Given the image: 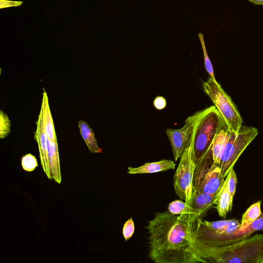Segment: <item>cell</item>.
Returning a JSON list of instances; mask_svg holds the SVG:
<instances>
[{
    "instance_id": "obj_7",
    "label": "cell",
    "mask_w": 263,
    "mask_h": 263,
    "mask_svg": "<svg viewBox=\"0 0 263 263\" xmlns=\"http://www.w3.org/2000/svg\"><path fill=\"white\" fill-rule=\"evenodd\" d=\"M197 116L198 111L189 117L185 121L184 126L181 128H168L166 130L175 161L181 157L183 152L191 143Z\"/></svg>"
},
{
    "instance_id": "obj_27",
    "label": "cell",
    "mask_w": 263,
    "mask_h": 263,
    "mask_svg": "<svg viewBox=\"0 0 263 263\" xmlns=\"http://www.w3.org/2000/svg\"><path fill=\"white\" fill-rule=\"evenodd\" d=\"M153 104L156 109L161 110L165 107L166 101L163 97L158 96L154 99Z\"/></svg>"
},
{
    "instance_id": "obj_6",
    "label": "cell",
    "mask_w": 263,
    "mask_h": 263,
    "mask_svg": "<svg viewBox=\"0 0 263 263\" xmlns=\"http://www.w3.org/2000/svg\"><path fill=\"white\" fill-rule=\"evenodd\" d=\"M196 164L191 143L182 154L174 176V187L177 195L187 205L195 193L194 177Z\"/></svg>"
},
{
    "instance_id": "obj_13",
    "label": "cell",
    "mask_w": 263,
    "mask_h": 263,
    "mask_svg": "<svg viewBox=\"0 0 263 263\" xmlns=\"http://www.w3.org/2000/svg\"><path fill=\"white\" fill-rule=\"evenodd\" d=\"M48 159L50 172V180L58 184L62 181L58 141H52L47 138Z\"/></svg>"
},
{
    "instance_id": "obj_9",
    "label": "cell",
    "mask_w": 263,
    "mask_h": 263,
    "mask_svg": "<svg viewBox=\"0 0 263 263\" xmlns=\"http://www.w3.org/2000/svg\"><path fill=\"white\" fill-rule=\"evenodd\" d=\"M216 196L196 191L189 205L191 211L189 220L195 222L203 216L215 204Z\"/></svg>"
},
{
    "instance_id": "obj_29",
    "label": "cell",
    "mask_w": 263,
    "mask_h": 263,
    "mask_svg": "<svg viewBox=\"0 0 263 263\" xmlns=\"http://www.w3.org/2000/svg\"><path fill=\"white\" fill-rule=\"evenodd\" d=\"M249 1L256 4L263 5V0H248Z\"/></svg>"
},
{
    "instance_id": "obj_22",
    "label": "cell",
    "mask_w": 263,
    "mask_h": 263,
    "mask_svg": "<svg viewBox=\"0 0 263 263\" xmlns=\"http://www.w3.org/2000/svg\"><path fill=\"white\" fill-rule=\"evenodd\" d=\"M229 221V220H222L215 221H202L203 224L209 229L218 233H223Z\"/></svg>"
},
{
    "instance_id": "obj_25",
    "label": "cell",
    "mask_w": 263,
    "mask_h": 263,
    "mask_svg": "<svg viewBox=\"0 0 263 263\" xmlns=\"http://www.w3.org/2000/svg\"><path fill=\"white\" fill-rule=\"evenodd\" d=\"M135 231V224L132 218L128 219L124 224L122 233L125 241L129 240Z\"/></svg>"
},
{
    "instance_id": "obj_10",
    "label": "cell",
    "mask_w": 263,
    "mask_h": 263,
    "mask_svg": "<svg viewBox=\"0 0 263 263\" xmlns=\"http://www.w3.org/2000/svg\"><path fill=\"white\" fill-rule=\"evenodd\" d=\"M36 128L34 135L39 150L40 158L42 168L49 179L50 180V172L48 159L47 137L44 129L42 121V110L41 109L36 121Z\"/></svg>"
},
{
    "instance_id": "obj_3",
    "label": "cell",
    "mask_w": 263,
    "mask_h": 263,
    "mask_svg": "<svg viewBox=\"0 0 263 263\" xmlns=\"http://www.w3.org/2000/svg\"><path fill=\"white\" fill-rule=\"evenodd\" d=\"M193 243L205 263H263V234L223 246L205 245L194 235Z\"/></svg>"
},
{
    "instance_id": "obj_4",
    "label": "cell",
    "mask_w": 263,
    "mask_h": 263,
    "mask_svg": "<svg viewBox=\"0 0 263 263\" xmlns=\"http://www.w3.org/2000/svg\"><path fill=\"white\" fill-rule=\"evenodd\" d=\"M258 134L257 128L242 125L237 133L231 132L228 129L219 164L224 178L234 167L242 152Z\"/></svg>"
},
{
    "instance_id": "obj_17",
    "label": "cell",
    "mask_w": 263,
    "mask_h": 263,
    "mask_svg": "<svg viewBox=\"0 0 263 263\" xmlns=\"http://www.w3.org/2000/svg\"><path fill=\"white\" fill-rule=\"evenodd\" d=\"M228 129L226 124L217 133L212 144L211 153L213 161L214 164L218 165L220 163L221 153Z\"/></svg>"
},
{
    "instance_id": "obj_28",
    "label": "cell",
    "mask_w": 263,
    "mask_h": 263,
    "mask_svg": "<svg viewBox=\"0 0 263 263\" xmlns=\"http://www.w3.org/2000/svg\"><path fill=\"white\" fill-rule=\"evenodd\" d=\"M21 4H22V2H12L6 0H1V8L11 6H18L21 5Z\"/></svg>"
},
{
    "instance_id": "obj_16",
    "label": "cell",
    "mask_w": 263,
    "mask_h": 263,
    "mask_svg": "<svg viewBox=\"0 0 263 263\" xmlns=\"http://www.w3.org/2000/svg\"><path fill=\"white\" fill-rule=\"evenodd\" d=\"M78 127L89 152L91 153H101L102 149L99 147L95 133L88 124L80 120L78 122Z\"/></svg>"
},
{
    "instance_id": "obj_19",
    "label": "cell",
    "mask_w": 263,
    "mask_h": 263,
    "mask_svg": "<svg viewBox=\"0 0 263 263\" xmlns=\"http://www.w3.org/2000/svg\"><path fill=\"white\" fill-rule=\"evenodd\" d=\"M167 209L168 212L171 214L175 215L185 216L189 220V217L191 213V209L185 201L182 200H174L169 203Z\"/></svg>"
},
{
    "instance_id": "obj_8",
    "label": "cell",
    "mask_w": 263,
    "mask_h": 263,
    "mask_svg": "<svg viewBox=\"0 0 263 263\" xmlns=\"http://www.w3.org/2000/svg\"><path fill=\"white\" fill-rule=\"evenodd\" d=\"M224 178L220 166L213 163L200 181L195 192L216 195L222 185Z\"/></svg>"
},
{
    "instance_id": "obj_5",
    "label": "cell",
    "mask_w": 263,
    "mask_h": 263,
    "mask_svg": "<svg viewBox=\"0 0 263 263\" xmlns=\"http://www.w3.org/2000/svg\"><path fill=\"white\" fill-rule=\"evenodd\" d=\"M203 88L223 117L229 131L237 133L242 125V119L231 97L211 78L203 83Z\"/></svg>"
},
{
    "instance_id": "obj_23",
    "label": "cell",
    "mask_w": 263,
    "mask_h": 263,
    "mask_svg": "<svg viewBox=\"0 0 263 263\" xmlns=\"http://www.w3.org/2000/svg\"><path fill=\"white\" fill-rule=\"evenodd\" d=\"M21 164L23 170L27 172L33 171L38 166L35 157L31 154L22 157Z\"/></svg>"
},
{
    "instance_id": "obj_1",
    "label": "cell",
    "mask_w": 263,
    "mask_h": 263,
    "mask_svg": "<svg viewBox=\"0 0 263 263\" xmlns=\"http://www.w3.org/2000/svg\"><path fill=\"white\" fill-rule=\"evenodd\" d=\"M195 222L168 212L148 222L149 256L156 263H205L193 243Z\"/></svg>"
},
{
    "instance_id": "obj_12",
    "label": "cell",
    "mask_w": 263,
    "mask_h": 263,
    "mask_svg": "<svg viewBox=\"0 0 263 263\" xmlns=\"http://www.w3.org/2000/svg\"><path fill=\"white\" fill-rule=\"evenodd\" d=\"M175 163L171 160L163 159L157 162L146 163L143 165L134 167H128L127 173L129 174H152L174 170Z\"/></svg>"
},
{
    "instance_id": "obj_24",
    "label": "cell",
    "mask_w": 263,
    "mask_h": 263,
    "mask_svg": "<svg viewBox=\"0 0 263 263\" xmlns=\"http://www.w3.org/2000/svg\"><path fill=\"white\" fill-rule=\"evenodd\" d=\"M228 191L234 197L237 185V176L233 167L231 169L228 174L226 179Z\"/></svg>"
},
{
    "instance_id": "obj_15",
    "label": "cell",
    "mask_w": 263,
    "mask_h": 263,
    "mask_svg": "<svg viewBox=\"0 0 263 263\" xmlns=\"http://www.w3.org/2000/svg\"><path fill=\"white\" fill-rule=\"evenodd\" d=\"M233 197L228 191L227 181L224 182L217 194L215 204L219 216L224 218L232 210Z\"/></svg>"
},
{
    "instance_id": "obj_18",
    "label": "cell",
    "mask_w": 263,
    "mask_h": 263,
    "mask_svg": "<svg viewBox=\"0 0 263 263\" xmlns=\"http://www.w3.org/2000/svg\"><path fill=\"white\" fill-rule=\"evenodd\" d=\"M261 203L258 201L252 204L242 216L238 229H243L251 224L261 214Z\"/></svg>"
},
{
    "instance_id": "obj_11",
    "label": "cell",
    "mask_w": 263,
    "mask_h": 263,
    "mask_svg": "<svg viewBox=\"0 0 263 263\" xmlns=\"http://www.w3.org/2000/svg\"><path fill=\"white\" fill-rule=\"evenodd\" d=\"M263 230V212L251 224L243 229H238L232 234L225 236L223 235V245H227L238 242L242 239L251 236L252 234L258 231Z\"/></svg>"
},
{
    "instance_id": "obj_20",
    "label": "cell",
    "mask_w": 263,
    "mask_h": 263,
    "mask_svg": "<svg viewBox=\"0 0 263 263\" xmlns=\"http://www.w3.org/2000/svg\"><path fill=\"white\" fill-rule=\"evenodd\" d=\"M198 35L199 38V40H200V41L201 43V45L202 46V50H203L204 61V66H205V69H206V71L208 72V73L209 74L210 78H211L212 79H213L214 80H216L214 73L213 67L212 63L210 60V58L208 56V53H207V51L206 50L204 38H203V35L202 33H199L198 34Z\"/></svg>"
},
{
    "instance_id": "obj_14",
    "label": "cell",
    "mask_w": 263,
    "mask_h": 263,
    "mask_svg": "<svg viewBox=\"0 0 263 263\" xmlns=\"http://www.w3.org/2000/svg\"><path fill=\"white\" fill-rule=\"evenodd\" d=\"M41 109L42 110V121L44 131L47 138L52 141H57L54 123L50 109L48 98L44 89Z\"/></svg>"
},
{
    "instance_id": "obj_26",
    "label": "cell",
    "mask_w": 263,
    "mask_h": 263,
    "mask_svg": "<svg viewBox=\"0 0 263 263\" xmlns=\"http://www.w3.org/2000/svg\"><path fill=\"white\" fill-rule=\"evenodd\" d=\"M240 223L236 219H229V221L226 227L225 231L223 233H220L223 235L227 236L232 234L239 227Z\"/></svg>"
},
{
    "instance_id": "obj_2",
    "label": "cell",
    "mask_w": 263,
    "mask_h": 263,
    "mask_svg": "<svg viewBox=\"0 0 263 263\" xmlns=\"http://www.w3.org/2000/svg\"><path fill=\"white\" fill-rule=\"evenodd\" d=\"M223 117L215 105L198 111L191 147L196 164L194 180H199L212 164L211 146L215 137L226 125Z\"/></svg>"
},
{
    "instance_id": "obj_21",
    "label": "cell",
    "mask_w": 263,
    "mask_h": 263,
    "mask_svg": "<svg viewBox=\"0 0 263 263\" xmlns=\"http://www.w3.org/2000/svg\"><path fill=\"white\" fill-rule=\"evenodd\" d=\"M11 122L6 113L2 110L0 114V138L4 139L10 132Z\"/></svg>"
}]
</instances>
